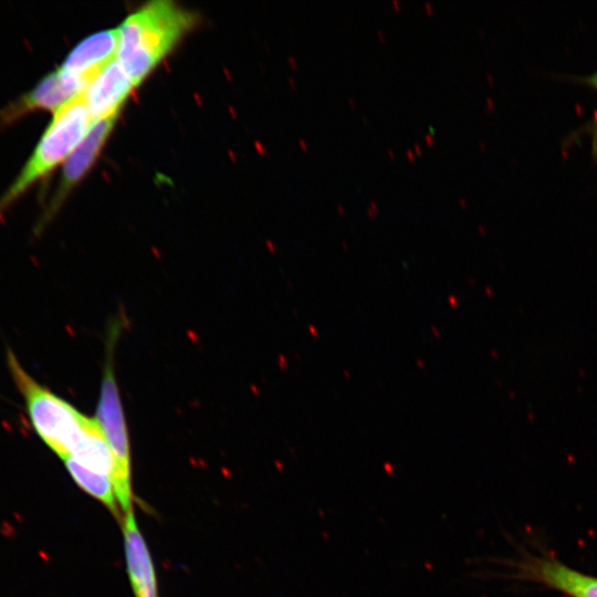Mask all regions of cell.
<instances>
[{
	"mask_svg": "<svg viewBox=\"0 0 597 597\" xmlns=\"http://www.w3.org/2000/svg\"><path fill=\"white\" fill-rule=\"evenodd\" d=\"M407 154H408V156H409L410 158L413 157V155H412V153H411L410 150H408Z\"/></svg>",
	"mask_w": 597,
	"mask_h": 597,
	"instance_id": "5bb4252c",
	"label": "cell"
},
{
	"mask_svg": "<svg viewBox=\"0 0 597 597\" xmlns=\"http://www.w3.org/2000/svg\"><path fill=\"white\" fill-rule=\"evenodd\" d=\"M117 45V29L94 33L77 43L60 67L91 83L105 66L116 60Z\"/></svg>",
	"mask_w": 597,
	"mask_h": 597,
	"instance_id": "30bf717a",
	"label": "cell"
},
{
	"mask_svg": "<svg viewBox=\"0 0 597 597\" xmlns=\"http://www.w3.org/2000/svg\"><path fill=\"white\" fill-rule=\"evenodd\" d=\"M121 325L108 328L106 355L96 417L115 459L113 483L123 515L133 510L130 482V449L123 405L114 371V348Z\"/></svg>",
	"mask_w": 597,
	"mask_h": 597,
	"instance_id": "277c9868",
	"label": "cell"
},
{
	"mask_svg": "<svg viewBox=\"0 0 597 597\" xmlns=\"http://www.w3.org/2000/svg\"><path fill=\"white\" fill-rule=\"evenodd\" d=\"M93 123L84 93L55 111L31 157L0 197V216L35 182L66 160Z\"/></svg>",
	"mask_w": 597,
	"mask_h": 597,
	"instance_id": "3957f363",
	"label": "cell"
},
{
	"mask_svg": "<svg viewBox=\"0 0 597 597\" xmlns=\"http://www.w3.org/2000/svg\"><path fill=\"white\" fill-rule=\"evenodd\" d=\"M124 549L135 597H158L156 574L133 510L123 515Z\"/></svg>",
	"mask_w": 597,
	"mask_h": 597,
	"instance_id": "9c48e42d",
	"label": "cell"
},
{
	"mask_svg": "<svg viewBox=\"0 0 597 597\" xmlns=\"http://www.w3.org/2000/svg\"><path fill=\"white\" fill-rule=\"evenodd\" d=\"M90 81L61 67L0 111V128L38 109L57 111L85 92Z\"/></svg>",
	"mask_w": 597,
	"mask_h": 597,
	"instance_id": "5b68a950",
	"label": "cell"
},
{
	"mask_svg": "<svg viewBox=\"0 0 597 597\" xmlns=\"http://www.w3.org/2000/svg\"><path fill=\"white\" fill-rule=\"evenodd\" d=\"M63 461L74 482L87 494L102 502L122 522V511L118 507L112 478L93 471L72 458H66Z\"/></svg>",
	"mask_w": 597,
	"mask_h": 597,
	"instance_id": "8fae6325",
	"label": "cell"
},
{
	"mask_svg": "<svg viewBox=\"0 0 597 597\" xmlns=\"http://www.w3.org/2000/svg\"><path fill=\"white\" fill-rule=\"evenodd\" d=\"M519 568V578L534 580L570 597H597V577L577 572L553 557H528Z\"/></svg>",
	"mask_w": 597,
	"mask_h": 597,
	"instance_id": "52a82bcc",
	"label": "cell"
},
{
	"mask_svg": "<svg viewBox=\"0 0 597 597\" xmlns=\"http://www.w3.org/2000/svg\"><path fill=\"white\" fill-rule=\"evenodd\" d=\"M583 81L597 92V69L587 75ZM588 136L591 153L597 157V109L588 124Z\"/></svg>",
	"mask_w": 597,
	"mask_h": 597,
	"instance_id": "7c38bea8",
	"label": "cell"
},
{
	"mask_svg": "<svg viewBox=\"0 0 597 597\" xmlns=\"http://www.w3.org/2000/svg\"><path fill=\"white\" fill-rule=\"evenodd\" d=\"M415 147H416V149H417L418 153L421 151L418 145H416Z\"/></svg>",
	"mask_w": 597,
	"mask_h": 597,
	"instance_id": "9a60e30c",
	"label": "cell"
},
{
	"mask_svg": "<svg viewBox=\"0 0 597 597\" xmlns=\"http://www.w3.org/2000/svg\"><path fill=\"white\" fill-rule=\"evenodd\" d=\"M119 114L95 121L85 137L64 161L59 187L50 200L39 228H42L59 211L69 193L88 172L109 137Z\"/></svg>",
	"mask_w": 597,
	"mask_h": 597,
	"instance_id": "8992f818",
	"label": "cell"
},
{
	"mask_svg": "<svg viewBox=\"0 0 597 597\" xmlns=\"http://www.w3.org/2000/svg\"><path fill=\"white\" fill-rule=\"evenodd\" d=\"M197 17L169 0L146 3L117 29L116 59L138 86L196 24Z\"/></svg>",
	"mask_w": 597,
	"mask_h": 597,
	"instance_id": "6da1fadb",
	"label": "cell"
},
{
	"mask_svg": "<svg viewBox=\"0 0 597 597\" xmlns=\"http://www.w3.org/2000/svg\"><path fill=\"white\" fill-rule=\"evenodd\" d=\"M135 87L117 59L105 66L84 92V100L93 122L119 114Z\"/></svg>",
	"mask_w": 597,
	"mask_h": 597,
	"instance_id": "ba28073f",
	"label": "cell"
},
{
	"mask_svg": "<svg viewBox=\"0 0 597 597\" xmlns=\"http://www.w3.org/2000/svg\"><path fill=\"white\" fill-rule=\"evenodd\" d=\"M426 139L428 140V143L432 144V139L429 135L426 136Z\"/></svg>",
	"mask_w": 597,
	"mask_h": 597,
	"instance_id": "4fadbf2b",
	"label": "cell"
},
{
	"mask_svg": "<svg viewBox=\"0 0 597 597\" xmlns=\"http://www.w3.org/2000/svg\"><path fill=\"white\" fill-rule=\"evenodd\" d=\"M7 363L35 432L62 460L73 455L95 427V418L84 416L39 384L10 349L7 352Z\"/></svg>",
	"mask_w": 597,
	"mask_h": 597,
	"instance_id": "7a4b0ae2",
	"label": "cell"
}]
</instances>
